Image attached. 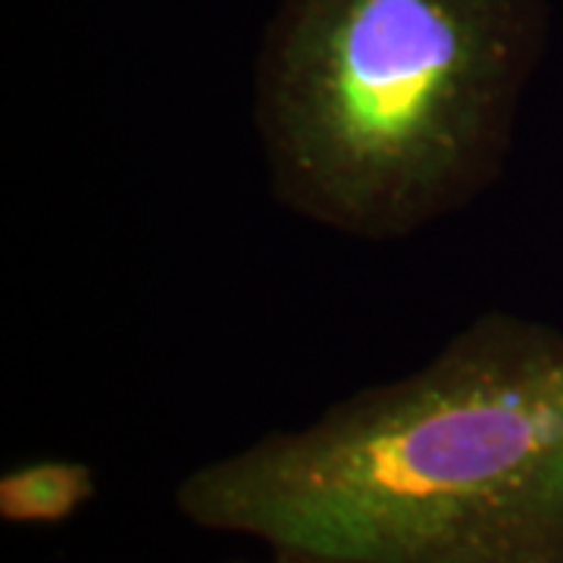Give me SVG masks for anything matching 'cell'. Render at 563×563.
I'll list each match as a JSON object with an SVG mask.
<instances>
[{"mask_svg":"<svg viewBox=\"0 0 563 563\" xmlns=\"http://www.w3.org/2000/svg\"><path fill=\"white\" fill-rule=\"evenodd\" d=\"M176 507L339 563H563V332L485 310L420 369L198 466Z\"/></svg>","mask_w":563,"mask_h":563,"instance_id":"1","label":"cell"},{"mask_svg":"<svg viewBox=\"0 0 563 563\" xmlns=\"http://www.w3.org/2000/svg\"><path fill=\"white\" fill-rule=\"evenodd\" d=\"M548 0H276L254 125L276 201L363 242L417 235L501 179Z\"/></svg>","mask_w":563,"mask_h":563,"instance_id":"2","label":"cell"},{"mask_svg":"<svg viewBox=\"0 0 563 563\" xmlns=\"http://www.w3.org/2000/svg\"><path fill=\"white\" fill-rule=\"evenodd\" d=\"M95 470L81 461H32L0 476V520L57 526L95 498Z\"/></svg>","mask_w":563,"mask_h":563,"instance_id":"3","label":"cell"},{"mask_svg":"<svg viewBox=\"0 0 563 563\" xmlns=\"http://www.w3.org/2000/svg\"><path fill=\"white\" fill-rule=\"evenodd\" d=\"M269 563H339V561H325V558L303 554V551H282V548H273V561Z\"/></svg>","mask_w":563,"mask_h":563,"instance_id":"4","label":"cell"}]
</instances>
